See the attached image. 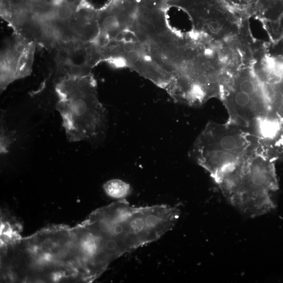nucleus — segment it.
<instances>
[{
	"instance_id": "f257e3e1",
	"label": "nucleus",
	"mask_w": 283,
	"mask_h": 283,
	"mask_svg": "<svg viewBox=\"0 0 283 283\" xmlns=\"http://www.w3.org/2000/svg\"><path fill=\"white\" fill-rule=\"evenodd\" d=\"M57 109L70 142H99L106 134L107 113L100 103L92 75L63 76L56 85Z\"/></svg>"
},
{
	"instance_id": "f03ea898",
	"label": "nucleus",
	"mask_w": 283,
	"mask_h": 283,
	"mask_svg": "<svg viewBox=\"0 0 283 283\" xmlns=\"http://www.w3.org/2000/svg\"><path fill=\"white\" fill-rule=\"evenodd\" d=\"M230 203L251 218L276 207L273 195L279 190L276 161L257 151L217 184Z\"/></svg>"
},
{
	"instance_id": "7ed1b4c3",
	"label": "nucleus",
	"mask_w": 283,
	"mask_h": 283,
	"mask_svg": "<svg viewBox=\"0 0 283 283\" xmlns=\"http://www.w3.org/2000/svg\"><path fill=\"white\" fill-rule=\"evenodd\" d=\"M255 151L250 136L238 127L210 121L198 136L191 155L218 184Z\"/></svg>"
},
{
	"instance_id": "20e7f679",
	"label": "nucleus",
	"mask_w": 283,
	"mask_h": 283,
	"mask_svg": "<svg viewBox=\"0 0 283 283\" xmlns=\"http://www.w3.org/2000/svg\"><path fill=\"white\" fill-rule=\"evenodd\" d=\"M13 29V33L3 41L1 47V93L13 82L29 76L32 71L36 43Z\"/></svg>"
},
{
	"instance_id": "39448f33",
	"label": "nucleus",
	"mask_w": 283,
	"mask_h": 283,
	"mask_svg": "<svg viewBox=\"0 0 283 283\" xmlns=\"http://www.w3.org/2000/svg\"><path fill=\"white\" fill-rule=\"evenodd\" d=\"M104 189L108 196L115 199H124L128 196L131 192L130 185L127 182L118 179L107 181L104 185Z\"/></svg>"
},
{
	"instance_id": "423d86ee",
	"label": "nucleus",
	"mask_w": 283,
	"mask_h": 283,
	"mask_svg": "<svg viewBox=\"0 0 283 283\" xmlns=\"http://www.w3.org/2000/svg\"><path fill=\"white\" fill-rule=\"evenodd\" d=\"M179 50L177 46L171 43L163 45L162 53L164 57L170 59H175L179 56Z\"/></svg>"
},
{
	"instance_id": "0eeeda50",
	"label": "nucleus",
	"mask_w": 283,
	"mask_h": 283,
	"mask_svg": "<svg viewBox=\"0 0 283 283\" xmlns=\"http://www.w3.org/2000/svg\"><path fill=\"white\" fill-rule=\"evenodd\" d=\"M283 59V58H279V57H277V58H276V57H273V58H272L271 59H270V60L269 61V62L267 63L266 66H265V67H264V68L262 72H260V74H261V73H262L263 71H264L265 70H266V69L267 68H268L270 66H271V65H272L273 63L274 62H275L276 60H277V59ZM260 74H259L258 75V77L259 76V75H260ZM265 90H266V89H265ZM266 93H267V92H266ZM267 95H268V94H267ZM268 96L269 98L270 99V100H271L272 103L273 104L274 107H275V109H276V111L277 114H278L280 118H281V120L283 122V120H282V118H281V116L280 115L279 113H278V111H277V109H276V108L275 105H274L273 102L272 101V100H271V98L269 97L268 95Z\"/></svg>"
},
{
	"instance_id": "6e6552de",
	"label": "nucleus",
	"mask_w": 283,
	"mask_h": 283,
	"mask_svg": "<svg viewBox=\"0 0 283 283\" xmlns=\"http://www.w3.org/2000/svg\"><path fill=\"white\" fill-rule=\"evenodd\" d=\"M127 58H128L130 61L135 62L139 60L140 55L138 52L134 51L127 54Z\"/></svg>"
},
{
	"instance_id": "1a4fd4ad",
	"label": "nucleus",
	"mask_w": 283,
	"mask_h": 283,
	"mask_svg": "<svg viewBox=\"0 0 283 283\" xmlns=\"http://www.w3.org/2000/svg\"><path fill=\"white\" fill-rule=\"evenodd\" d=\"M123 49L125 53L129 54L135 51V45L132 42H127L124 44Z\"/></svg>"
}]
</instances>
